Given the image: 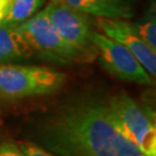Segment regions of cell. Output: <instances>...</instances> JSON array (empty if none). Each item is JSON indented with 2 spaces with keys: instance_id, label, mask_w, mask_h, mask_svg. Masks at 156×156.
I'll list each match as a JSON object with an SVG mask.
<instances>
[{
  "instance_id": "6da1fadb",
  "label": "cell",
  "mask_w": 156,
  "mask_h": 156,
  "mask_svg": "<svg viewBox=\"0 0 156 156\" xmlns=\"http://www.w3.org/2000/svg\"><path fill=\"white\" fill-rule=\"evenodd\" d=\"M39 145L58 156H147L119 132L106 103L76 102L35 129Z\"/></svg>"
},
{
  "instance_id": "7a4b0ae2",
  "label": "cell",
  "mask_w": 156,
  "mask_h": 156,
  "mask_svg": "<svg viewBox=\"0 0 156 156\" xmlns=\"http://www.w3.org/2000/svg\"><path fill=\"white\" fill-rule=\"evenodd\" d=\"M65 74L53 68L0 62V98L21 100L56 93L65 83Z\"/></svg>"
},
{
  "instance_id": "3957f363",
  "label": "cell",
  "mask_w": 156,
  "mask_h": 156,
  "mask_svg": "<svg viewBox=\"0 0 156 156\" xmlns=\"http://www.w3.org/2000/svg\"><path fill=\"white\" fill-rule=\"evenodd\" d=\"M119 132L147 156H156V125L148 109L122 93L106 103Z\"/></svg>"
},
{
  "instance_id": "277c9868",
  "label": "cell",
  "mask_w": 156,
  "mask_h": 156,
  "mask_svg": "<svg viewBox=\"0 0 156 156\" xmlns=\"http://www.w3.org/2000/svg\"><path fill=\"white\" fill-rule=\"evenodd\" d=\"M16 29L33 48L35 53L38 52L50 60L72 62L90 59L89 56L73 48L59 35L45 9L20 23Z\"/></svg>"
},
{
  "instance_id": "5b68a950",
  "label": "cell",
  "mask_w": 156,
  "mask_h": 156,
  "mask_svg": "<svg viewBox=\"0 0 156 156\" xmlns=\"http://www.w3.org/2000/svg\"><path fill=\"white\" fill-rule=\"evenodd\" d=\"M91 42L101 65L111 75L142 86L153 84V76L125 46L101 33H91Z\"/></svg>"
},
{
  "instance_id": "8992f818",
  "label": "cell",
  "mask_w": 156,
  "mask_h": 156,
  "mask_svg": "<svg viewBox=\"0 0 156 156\" xmlns=\"http://www.w3.org/2000/svg\"><path fill=\"white\" fill-rule=\"evenodd\" d=\"M45 12L57 31L68 44L90 58L97 55V51L91 50V30L83 13L74 9L62 0L52 1L45 7Z\"/></svg>"
},
{
  "instance_id": "52a82bcc",
  "label": "cell",
  "mask_w": 156,
  "mask_h": 156,
  "mask_svg": "<svg viewBox=\"0 0 156 156\" xmlns=\"http://www.w3.org/2000/svg\"><path fill=\"white\" fill-rule=\"evenodd\" d=\"M97 24L104 35L117 43L125 46L138 62L145 67V69L154 78L156 74V51L151 50L141 39L134 24L123 19H108L98 17Z\"/></svg>"
},
{
  "instance_id": "ba28073f",
  "label": "cell",
  "mask_w": 156,
  "mask_h": 156,
  "mask_svg": "<svg viewBox=\"0 0 156 156\" xmlns=\"http://www.w3.org/2000/svg\"><path fill=\"white\" fill-rule=\"evenodd\" d=\"M83 14L108 19H129L133 9L126 0H62Z\"/></svg>"
},
{
  "instance_id": "9c48e42d",
  "label": "cell",
  "mask_w": 156,
  "mask_h": 156,
  "mask_svg": "<svg viewBox=\"0 0 156 156\" xmlns=\"http://www.w3.org/2000/svg\"><path fill=\"white\" fill-rule=\"evenodd\" d=\"M36 53L14 26L0 24V62L28 60Z\"/></svg>"
},
{
  "instance_id": "30bf717a",
  "label": "cell",
  "mask_w": 156,
  "mask_h": 156,
  "mask_svg": "<svg viewBox=\"0 0 156 156\" xmlns=\"http://www.w3.org/2000/svg\"><path fill=\"white\" fill-rule=\"evenodd\" d=\"M45 0H12L11 8L6 19L0 24L15 26L35 15L44 5Z\"/></svg>"
},
{
  "instance_id": "8fae6325",
  "label": "cell",
  "mask_w": 156,
  "mask_h": 156,
  "mask_svg": "<svg viewBox=\"0 0 156 156\" xmlns=\"http://www.w3.org/2000/svg\"><path fill=\"white\" fill-rule=\"evenodd\" d=\"M134 28L141 39L151 48L156 51V17L155 11H149L145 16L140 20Z\"/></svg>"
},
{
  "instance_id": "7c38bea8",
  "label": "cell",
  "mask_w": 156,
  "mask_h": 156,
  "mask_svg": "<svg viewBox=\"0 0 156 156\" xmlns=\"http://www.w3.org/2000/svg\"><path fill=\"white\" fill-rule=\"evenodd\" d=\"M19 147L24 156H58L52 151H48L46 148L42 146L37 145L35 142H29V141H20Z\"/></svg>"
},
{
  "instance_id": "4fadbf2b",
  "label": "cell",
  "mask_w": 156,
  "mask_h": 156,
  "mask_svg": "<svg viewBox=\"0 0 156 156\" xmlns=\"http://www.w3.org/2000/svg\"><path fill=\"white\" fill-rule=\"evenodd\" d=\"M0 156H24L20 147L15 142L2 141L0 142Z\"/></svg>"
},
{
  "instance_id": "5bb4252c",
  "label": "cell",
  "mask_w": 156,
  "mask_h": 156,
  "mask_svg": "<svg viewBox=\"0 0 156 156\" xmlns=\"http://www.w3.org/2000/svg\"><path fill=\"white\" fill-rule=\"evenodd\" d=\"M12 0H0V23L6 19L9 8H11Z\"/></svg>"
},
{
  "instance_id": "9a60e30c",
  "label": "cell",
  "mask_w": 156,
  "mask_h": 156,
  "mask_svg": "<svg viewBox=\"0 0 156 156\" xmlns=\"http://www.w3.org/2000/svg\"><path fill=\"white\" fill-rule=\"evenodd\" d=\"M52 1H60V0H52Z\"/></svg>"
}]
</instances>
